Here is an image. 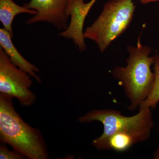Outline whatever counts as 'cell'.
Instances as JSON below:
<instances>
[{
  "mask_svg": "<svg viewBox=\"0 0 159 159\" xmlns=\"http://www.w3.org/2000/svg\"><path fill=\"white\" fill-rule=\"evenodd\" d=\"M12 97L0 93V141L29 159H50L40 131L25 122L16 111Z\"/></svg>",
  "mask_w": 159,
  "mask_h": 159,
  "instance_id": "6da1fadb",
  "label": "cell"
},
{
  "mask_svg": "<svg viewBox=\"0 0 159 159\" xmlns=\"http://www.w3.org/2000/svg\"><path fill=\"white\" fill-rule=\"evenodd\" d=\"M127 50L129 54L127 66L115 68L112 74L124 89L130 102L129 109L135 110L148 97L153 86L155 74L151 66L155 56H150L151 48L142 44L141 37L136 46H129Z\"/></svg>",
  "mask_w": 159,
  "mask_h": 159,
  "instance_id": "7a4b0ae2",
  "label": "cell"
},
{
  "mask_svg": "<svg viewBox=\"0 0 159 159\" xmlns=\"http://www.w3.org/2000/svg\"><path fill=\"white\" fill-rule=\"evenodd\" d=\"M151 110L150 108L139 109V113L132 116H125L119 111L114 110H95L80 117L78 120L80 123L98 121L102 123V134L94 139L91 143L98 150L115 134H129L134 137L139 143L148 140L154 126Z\"/></svg>",
  "mask_w": 159,
  "mask_h": 159,
  "instance_id": "3957f363",
  "label": "cell"
},
{
  "mask_svg": "<svg viewBox=\"0 0 159 159\" xmlns=\"http://www.w3.org/2000/svg\"><path fill=\"white\" fill-rule=\"evenodd\" d=\"M133 0H111L97 20L84 31L85 39L93 41L102 53L128 29L135 10Z\"/></svg>",
  "mask_w": 159,
  "mask_h": 159,
  "instance_id": "277c9868",
  "label": "cell"
},
{
  "mask_svg": "<svg viewBox=\"0 0 159 159\" xmlns=\"http://www.w3.org/2000/svg\"><path fill=\"white\" fill-rule=\"evenodd\" d=\"M31 77L15 66L0 47V93L16 98L23 106L34 105L37 98L31 90Z\"/></svg>",
  "mask_w": 159,
  "mask_h": 159,
  "instance_id": "5b68a950",
  "label": "cell"
},
{
  "mask_svg": "<svg viewBox=\"0 0 159 159\" xmlns=\"http://www.w3.org/2000/svg\"><path fill=\"white\" fill-rule=\"evenodd\" d=\"M70 0H30L24 6L36 11V14L26 21L27 25L40 22L51 24L58 30L67 28L68 18L66 10Z\"/></svg>",
  "mask_w": 159,
  "mask_h": 159,
  "instance_id": "8992f818",
  "label": "cell"
},
{
  "mask_svg": "<svg viewBox=\"0 0 159 159\" xmlns=\"http://www.w3.org/2000/svg\"><path fill=\"white\" fill-rule=\"evenodd\" d=\"M93 6L90 2L85 3L84 0H70L66 15L68 18L70 16V21L67 28L59 34L61 37L72 40L81 52L86 49L84 26L86 18Z\"/></svg>",
  "mask_w": 159,
  "mask_h": 159,
  "instance_id": "52a82bcc",
  "label": "cell"
},
{
  "mask_svg": "<svg viewBox=\"0 0 159 159\" xmlns=\"http://www.w3.org/2000/svg\"><path fill=\"white\" fill-rule=\"evenodd\" d=\"M12 38L9 31L4 28L0 29V45L11 62L19 68L28 73L39 83L41 84V79L36 74L39 72V69L20 54L12 42Z\"/></svg>",
  "mask_w": 159,
  "mask_h": 159,
  "instance_id": "ba28073f",
  "label": "cell"
},
{
  "mask_svg": "<svg viewBox=\"0 0 159 159\" xmlns=\"http://www.w3.org/2000/svg\"><path fill=\"white\" fill-rule=\"evenodd\" d=\"M21 13H28L34 15L36 11L21 6L13 2V0H0V21L3 28L8 31L13 37L12 23L16 16Z\"/></svg>",
  "mask_w": 159,
  "mask_h": 159,
  "instance_id": "9c48e42d",
  "label": "cell"
},
{
  "mask_svg": "<svg viewBox=\"0 0 159 159\" xmlns=\"http://www.w3.org/2000/svg\"><path fill=\"white\" fill-rule=\"evenodd\" d=\"M153 66L155 74L153 86L148 97L140 104L139 109L150 108L154 109L159 102V55L157 54L155 56Z\"/></svg>",
  "mask_w": 159,
  "mask_h": 159,
  "instance_id": "30bf717a",
  "label": "cell"
},
{
  "mask_svg": "<svg viewBox=\"0 0 159 159\" xmlns=\"http://www.w3.org/2000/svg\"><path fill=\"white\" fill-rule=\"evenodd\" d=\"M25 158L20 154L15 151L8 149L6 145L0 146V159H23Z\"/></svg>",
  "mask_w": 159,
  "mask_h": 159,
  "instance_id": "8fae6325",
  "label": "cell"
},
{
  "mask_svg": "<svg viewBox=\"0 0 159 159\" xmlns=\"http://www.w3.org/2000/svg\"><path fill=\"white\" fill-rule=\"evenodd\" d=\"M156 2H159V0H141V2L143 5Z\"/></svg>",
  "mask_w": 159,
  "mask_h": 159,
  "instance_id": "7c38bea8",
  "label": "cell"
},
{
  "mask_svg": "<svg viewBox=\"0 0 159 159\" xmlns=\"http://www.w3.org/2000/svg\"><path fill=\"white\" fill-rule=\"evenodd\" d=\"M154 159H159V148L156 152L154 156Z\"/></svg>",
  "mask_w": 159,
  "mask_h": 159,
  "instance_id": "4fadbf2b",
  "label": "cell"
},
{
  "mask_svg": "<svg viewBox=\"0 0 159 159\" xmlns=\"http://www.w3.org/2000/svg\"><path fill=\"white\" fill-rule=\"evenodd\" d=\"M97 0H91L90 2H91V3H92V4H93V5H94V4H95V2H96V1H97Z\"/></svg>",
  "mask_w": 159,
  "mask_h": 159,
  "instance_id": "5bb4252c",
  "label": "cell"
}]
</instances>
